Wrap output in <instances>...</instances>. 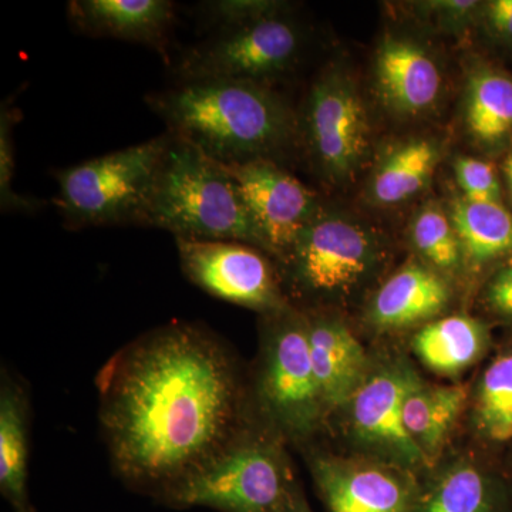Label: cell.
I'll list each match as a JSON object with an SVG mask.
<instances>
[{"label": "cell", "instance_id": "6da1fadb", "mask_svg": "<svg viewBox=\"0 0 512 512\" xmlns=\"http://www.w3.org/2000/svg\"><path fill=\"white\" fill-rule=\"evenodd\" d=\"M96 387L114 473L164 504L255 421L234 353L195 323L131 340L101 366Z\"/></svg>", "mask_w": 512, "mask_h": 512}, {"label": "cell", "instance_id": "7a4b0ae2", "mask_svg": "<svg viewBox=\"0 0 512 512\" xmlns=\"http://www.w3.org/2000/svg\"><path fill=\"white\" fill-rule=\"evenodd\" d=\"M146 101L168 133L224 165L275 161L298 138V117L265 84L187 82L148 94Z\"/></svg>", "mask_w": 512, "mask_h": 512}, {"label": "cell", "instance_id": "3957f363", "mask_svg": "<svg viewBox=\"0 0 512 512\" xmlns=\"http://www.w3.org/2000/svg\"><path fill=\"white\" fill-rule=\"evenodd\" d=\"M144 227L164 229L175 239L244 242L269 254L227 165L173 134L158 170Z\"/></svg>", "mask_w": 512, "mask_h": 512}, {"label": "cell", "instance_id": "277c9868", "mask_svg": "<svg viewBox=\"0 0 512 512\" xmlns=\"http://www.w3.org/2000/svg\"><path fill=\"white\" fill-rule=\"evenodd\" d=\"M264 316L261 355L249 386L252 412L285 443L305 444L328 419L313 370L306 316L292 306Z\"/></svg>", "mask_w": 512, "mask_h": 512}, {"label": "cell", "instance_id": "5b68a950", "mask_svg": "<svg viewBox=\"0 0 512 512\" xmlns=\"http://www.w3.org/2000/svg\"><path fill=\"white\" fill-rule=\"evenodd\" d=\"M301 494L285 441L255 419L165 504L220 512H291Z\"/></svg>", "mask_w": 512, "mask_h": 512}, {"label": "cell", "instance_id": "8992f818", "mask_svg": "<svg viewBox=\"0 0 512 512\" xmlns=\"http://www.w3.org/2000/svg\"><path fill=\"white\" fill-rule=\"evenodd\" d=\"M171 134L56 171L55 205L72 229L143 225Z\"/></svg>", "mask_w": 512, "mask_h": 512}, {"label": "cell", "instance_id": "52a82bcc", "mask_svg": "<svg viewBox=\"0 0 512 512\" xmlns=\"http://www.w3.org/2000/svg\"><path fill=\"white\" fill-rule=\"evenodd\" d=\"M377 261L379 249L365 228L320 210L281 265L293 298L320 305L346 298L375 271Z\"/></svg>", "mask_w": 512, "mask_h": 512}, {"label": "cell", "instance_id": "ba28073f", "mask_svg": "<svg viewBox=\"0 0 512 512\" xmlns=\"http://www.w3.org/2000/svg\"><path fill=\"white\" fill-rule=\"evenodd\" d=\"M301 49V30L279 12L215 30L184 53L175 72L181 83L239 80L265 84L288 72Z\"/></svg>", "mask_w": 512, "mask_h": 512}, {"label": "cell", "instance_id": "9c48e42d", "mask_svg": "<svg viewBox=\"0 0 512 512\" xmlns=\"http://www.w3.org/2000/svg\"><path fill=\"white\" fill-rule=\"evenodd\" d=\"M175 242L184 275L202 291L262 315L291 306L271 255L262 249L238 241Z\"/></svg>", "mask_w": 512, "mask_h": 512}, {"label": "cell", "instance_id": "30bf717a", "mask_svg": "<svg viewBox=\"0 0 512 512\" xmlns=\"http://www.w3.org/2000/svg\"><path fill=\"white\" fill-rule=\"evenodd\" d=\"M301 134L313 164L328 180H346L362 163L369 146L365 104L339 69L326 70L312 84Z\"/></svg>", "mask_w": 512, "mask_h": 512}, {"label": "cell", "instance_id": "8fae6325", "mask_svg": "<svg viewBox=\"0 0 512 512\" xmlns=\"http://www.w3.org/2000/svg\"><path fill=\"white\" fill-rule=\"evenodd\" d=\"M414 373L400 362L370 370L343 407L350 437L357 446L369 457L410 471L427 464L403 423L404 393Z\"/></svg>", "mask_w": 512, "mask_h": 512}, {"label": "cell", "instance_id": "7c38bea8", "mask_svg": "<svg viewBox=\"0 0 512 512\" xmlns=\"http://www.w3.org/2000/svg\"><path fill=\"white\" fill-rule=\"evenodd\" d=\"M309 467L330 512H416L413 471L372 457L312 454Z\"/></svg>", "mask_w": 512, "mask_h": 512}, {"label": "cell", "instance_id": "4fadbf2b", "mask_svg": "<svg viewBox=\"0 0 512 512\" xmlns=\"http://www.w3.org/2000/svg\"><path fill=\"white\" fill-rule=\"evenodd\" d=\"M227 167L238 181L269 255L281 262L322 210L318 194L276 161L255 160Z\"/></svg>", "mask_w": 512, "mask_h": 512}, {"label": "cell", "instance_id": "5bb4252c", "mask_svg": "<svg viewBox=\"0 0 512 512\" xmlns=\"http://www.w3.org/2000/svg\"><path fill=\"white\" fill-rule=\"evenodd\" d=\"M313 370L328 416L343 410L369 376L362 343L342 320L325 313H305Z\"/></svg>", "mask_w": 512, "mask_h": 512}, {"label": "cell", "instance_id": "9a60e30c", "mask_svg": "<svg viewBox=\"0 0 512 512\" xmlns=\"http://www.w3.org/2000/svg\"><path fill=\"white\" fill-rule=\"evenodd\" d=\"M67 13L86 35L141 43L164 53L175 5L170 0H72Z\"/></svg>", "mask_w": 512, "mask_h": 512}, {"label": "cell", "instance_id": "2e32d148", "mask_svg": "<svg viewBox=\"0 0 512 512\" xmlns=\"http://www.w3.org/2000/svg\"><path fill=\"white\" fill-rule=\"evenodd\" d=\"M376 82L380 97L390 110L416 116L439 99L441 73L423 47L392 37L377 50Z\"/></svg>", "mask_w": 512, "mask_h": 512}, {"label": "cell", "instance_id": "e0dca14e", "mask_svg": "<svg viewBox=\"0 0 512 512\" xmlns=\"http://www.w3.org/2000/svg\"><path fill=\"white\" fill-rule=\"evenodd\" d=\"M446 279L421 264H409L390 276L370 305L369 319L380 330H402L431 322L447 308Z\"/></svg>", "mask_w": 512, "mask_h": 512}, {"label": "cell", "instance_id": "ac0fdd59", "mask_svg": "<svg viewBox=\"0 0 512 512\" xmlns=\"http://www.w3.org/2000/svg\"><path fill=\"white\" fill-rule=\"evenodd\" d=\"M30 403L8 370L0 380V493L15 512H35L29 501Z\"/></svg>", "mask_w": 512, "mask_h": 512}, {"label": "cell", "instance_id": "d6986e66", "mask_svg": "<svg viewBox=\"0 0 512 512\" xmlns=\"http://www.w3.org/2000/svg\"><path fill=\"white\" fill-rule=\"evenodd\" d=\"M468 397L470 392L464 384L434 386L414 373L404 393L403 423L427 464L439 457Z\"/></svg>", "mask_w": 512, "mask_h": 512}, {"label": "cell", "instance_id": "ffe728a7", "mask_svg": "<svg viewBox=\"0 0 512 512\" xmlns=\"http://www.w3.org/2000/svg\"><path fill=\"white\" fill-rule=\"evenodd\" d=\"M416 512H510L504 488L474 461L448 464L419 493Z\"/></svg>", "mask_w": 512, "mask_h": 512}, {"label": "cell", "instance_id": "44dd1931", "mask_svg": "<svg viewBox=\"0 0 512 512\" xmlns=\"http://www.w3.org/2000/svg\"><path fill=\"white\" fill-rule=\"evenodd\" d=\"M487 339L484 326L478 320L453 315L426 323L414 335L412 348L431 372L457 376L480 359Z\"/></svg>", "mask_w": 512, "mask_h": 512}, {"label": "cell", "instance_id": "7402d4cb", "mask_svg": "<svg viewBox=\"0 0 512 512\" xmlns=\"http://www.w3.org/2000/svg\"><path fill=\"white\" fill-rule=\"evenodd\" d=\"M450 221L471 266L490 264L512 252V214L501 204L458 198L451 205Z\"/></svg>", "mask_w": 512, "mask_h": 512}, {"label": "cell", "instance_id": "603a6c76", "mask_svg": "<svg viewBox=\"0 0 512 512\" xmlns=\"http://www.w3.org/2000/svg\"><path fill=\"white\" fill-rule=\"evenodd\" d=\"M440 151L426 138L406 141L383 158L373 175V201L382 205L410 200L430 183Z\"/></svg>", "mask_w": 512, "mask_h": 512}, {"label": "cell", "instance_id": "cb8c5ba5", "mask_svg": "<svg viewBox=\"0 0 512 512\" xmlns=\"http://www.w3.org/2000/svg\"><path fill=\"white\" fill-rule=\"evenodd\" d=\"M473 423L488 443H512V352L495 357L478 380Z\"/></svg>", "mask_w": 512, "mask_h": 512}, {"label": "cell", "instance_id": "d4e9b609", "mask_svg": "<svg viewBox=\"0 0 512 512\" xmlns=\"http://www.w3.org/2000/svg\"><path fill=\"white\" fill-rule=\"evenodd\" d=\"M466 120L477 140L494 144L512 131V80L503 74L481 70L467 87Z\"/></svg>", "mask_w": 512, "mask_h": 512}, {"label": "cell", "instance_id": "484cf974", "mask_svg": "<svg viewBox=\"0 0 512 512\" xmlns=\"http://www.w3.org/2000/svg\"><path fill=\"white\" fill-rule=\"evenodd\" d=\"M412 238L419 254L437 271L454 274L464 262L463 248L450 218L436 207H426L413 222Z\"/></svg>", "mask_w": 512, "mask_h": 512}, {"label": "cell", "instance_id": "4316f807", "mask_svg": "<svg viewBox=\"0 0 512 512\" xmlns=\"http://www.w3.org/2000/svg\"><path fill=\"white\" fill-rule=\"evenodd\" d=\"M19 109L13 99L3 100L0 107V210L5 214H36L46 202L26 197L13 188L16 160L13 146V128L18 123Z\"/></svg>", "mask_w": 512, "mask_h": 512}, {"label": "cell", "instance_id": "83f0119b", "mask_svg": "<svg viewBox=\"0 0 512 512\" xmlns=\"http://www.w3.org/2000/svg\"><path fill=\"white\" fill-rule=\"evenodd\" d=\"M457 183L468 201L501 204V188L493 165L477 158L460 157L456 161Z\"/></svg>", "mask_w": 512, "mask_h": 512}, {"label": "cell", "instance_id": "f1b7e54d", "mask_svg": "<svg viewBox=\"0 0 512 512\" xmlns=\"http://www.w3.org/2000/svg\"><path fill=\"white\" fill-rule=\"evenodd\" d=\"M204 18L215 26V29L242 25L252 20L265 18L284 12L282 3L255 2V0H215L202 3Z\"/></svg>", "mask_w": 512, "mask_h": 512}, {"label": "cell", "instance_id": "f546056e", "mask_svg": "<svg viewBox=\"0 0 512 512\" xmlns=\"http://www.w3.org/2000/svg\"><path fill=\"white\" fill-rule=\"evenodd\" d=\"M487 298L495 312L512 319V265L495 276L488 286Z\"/></svg>", "mask_w": 512, "mask_h": 512}, {"label": "cell", "instance_id": "4dcf8cb0", "mask_svg": "<svg viewBox=\"0 0 512 512\" xmlns=\"http://www.w3.org/2000/svg\"><path fill=\"white\" fill-rule=\"evenodd\" d=\"M488 20L498 35L512 39V0H495L488 5Z\"/></svg>", "mask_w": 512, "mask_h": 512}, {"label": "cell", "instance_id": "1f68e13d", "mask_svg": "<svg viewBox=\"0 0 512 512\" xmlns=\"http://www.w3.org/2000/svg\"><path fill=\"white\" fill-rule=\"evenodd\" d=\"M291 512H312L308 501H306L305 495H299L298 500H296L295 504H293Z\"/></svg>", "mask_w": 512, "mask_h": 512}, {"label": "cell", "instance_id": "d6a6232c", "mask_svg": "<svg viewBox=\"0 0 512 512\" xmlns=\"http://www.w3.org/2000/svg\"><path fill=\"white\" fill-rule=\"evenodd\" d=\"M505 175H507L508 183H510V188L512 192V154L507 158L504 164Z\"/></svg>", "mask_w": 512, "mask_h": 512}]
</instances>
